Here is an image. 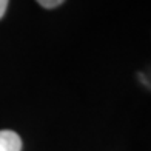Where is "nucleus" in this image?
Wrapping results in <instances>:
<instances>
[{"label":"nucleus","mask_w":151,"mask_h":151,"mask_svg":"<svg viewBox=\"0 0 151 151\" xmlns=\"http://www.w3.org/2000/svg\"><path fill=\"white\" fill-rule=\"evenodd\" d=\"M8 2H9V0H0V19L5 16L6 8H8Z\"/></svg>","instance_id":"3"},{"label":"nucleus","mask_w":151,"mask_h":151,"mask_svg":"<svg viewBox=\"0 0 151 151\" xmlns=\"http://www.w3.org/2000/svg\"><path fill=\"white\" fill-rule=\"evenodd\" d=\"M36 2L46 9H54V8H57V6H60L65 0H36Z\"/></svg>","instance_id":"2"},{"label":"nucleus","mask_w":151,"mask_h":151,"mask_svg":"<svg viewBox=\"0 0 151 151\" xmlns=\"http://www.w3.org/2000/svg\"><path fill=\"white\" fill-rule=\"evenodd\" d=\"M0 151H22V139L11 129L0 131Z\"/></svg>","instance_id":"1"}]
</instances>
